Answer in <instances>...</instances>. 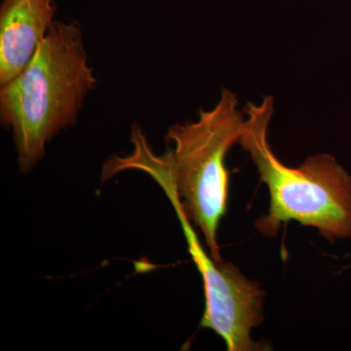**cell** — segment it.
Masks as SVG:
<instances>
[{"mask_svg": "<svg viewBox=\"0 0 351 351\" xmlns=\"http://www.w3.org/2000/svg\"><path fill=\"white\" fill-rule=\"evenodd\" d=\"M96 83L80 25L53 23L27 68L0 86V121L12 131L21 172H31L46 145L75 123Z\"/></svg>", "mask_w": 351, "mask_h": 351, "instance_id": "obj_1", "label": "cell"}, {"mask_svg": "<svg viewBox=\"0 0 351 351\" xmlns=\"http://www.w3.org/2000/svg\"><path fill=\"white\" fill-rule=\"evenodd\" d=\"M239 144L250 154L261 180L269 189V214L256 226L276 237L282 223L295 221L317 228L324 239L351 241V176L330 154L308 157L299 167L285 165L269 143L274 104L272 97L249 103Z\"/></svg>", "mask_w": 351, "mask_h": 351, "instance_id": "obj_2", "label": "cell"}, {"mask_svg": "<svg viewBox=\"0 0 351 351\" xmlns=\"http://www.w3.org/2000/svg\"><path fill=\"white\" fill-rule=\"evenodd\" d=\"M244 119L237 95L223 88L213 108L200 110L195 121L170 126L165 136L174 145L165 154L180 206L199 228L210 255L218 263L223 258L217 234L230 186L226 156L239 142Z\"/></svg>", "mask_w": 351, "mask_h": 351, "instance_id": "obj_3", "label": "cell"}, {"mask_svg": "<svg viewBox=\"0 0 351 351\" xmlns=\"http://www.w3.org/2000/svg\"><path fill=\"white\" fill-rule=\"evenodd\" d=\"M174 208L193 263L204 284L205 311L200 326L218 334L230 351L265 350L252 341L251 331L263 322V292L232 263H218L201 247L173 186L164 189Z\"/></svg>", "mask_w": 351, "mask_h": 351, "instance_id": "obj_4", "label": "cell"}, {"mask_svg": "<svg viewBox=\"0 0 351 351\" xmlns=\"http://www.w3.org/2000/svg\"><path fill=\"white\" fill-rule=\"evenodd\" d=\"M54 0H3L0 7V86L22 73L45 38Z\"/></svg>", "mask_w": 351, "mask_h": 351, "instance_id": "obj_5", "label": "cell"}]
</instances>
